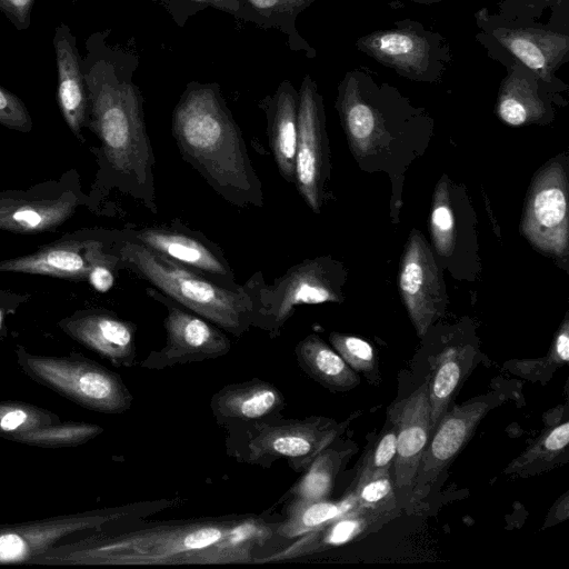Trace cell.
Listing matches in <instances>:
<instances>
[{
  "label": "cell",
  "mask_w": 569,
  "mask_h": 569,
  "mask_svg": "<svg viewBox=\"0 0 569 569\" xmlns=\"http://www.w3.org/2000/svg\"><path fill=\"white\" fill-rule=\"evenodd\" d=\"M110 29L89 36L81 67L88 98L87 124L101 142L100 176L109 188L158 212L154 153L143 97L133 82L137 54L108 42Z\"/></svg>",
  "instance_id": "1"
},
{
  "label": "cell",
  "mask_w": 569,
  "mask_h": 569,
  "mask_svg": "<svg viewBox=\"0 0 569 569\" xmlns=\"http://www.w3.org/2000/svg\"><path fill=\"white\" fill-rule=\"evenodd\" d=\"M277 526L257 515L157 521L101 543L94 557L128 566L253 563L278 537Z\"/></svg>",
  "instance_id": "2"
},
{
  "label": "cell",
  "mask_w": 569,
  "mask_h": 569,
  "mask_svg": "<svg viewBox=\"0 0 569 569\" xmlns=\"http://www.w3.org/2000/svg\"><path fill=\"white\" fill-rule=\"evenodd\" d=\"M171 132L181 158L224 201L241 209L264 206L262 182L218 83H187L172 111Z\"/></svg>",
  "instance_id": "3"
},
{
  "label": "cell",
  "mask_w": 569,
  "mask_h": 569,
  "mask_svg": "<svg viewBox=\"0 0 569 569\" xmlns=\"http://www.w3.org/2000/svg\"><path fill=\"white\" fill-rule=\"evenodd\" d=\"M350 150L366 169L409 166L418 151L406 142H428L433 120L399 89L380 81L368 67L345 73L335 102Z\"/></svg>",
  "instance_id": "4"
},
{
  "label": "cell",
  "mask_w": 569,
  "mask_h": 569,
  "mask_svg": "<svg viewBox=\"0 0 569 569\" xmlns=\"http://www.w3.org/2000/svg\"><path fill=\"white\" fill-rule=\"evenodd\" d=\"M108 247L118 257L119 268L136 273L223 331L239 338L252 327L253 302L244 283L238 289L224 287L162 258L122 231L108 236Z\"/></svg>",
  "instance_id": "5"
},
{
  "label": "cell",
  "mask_w": 569,
  "mask_h": 569,
  "mask_svg": "<svg viewBox=\"0 0 569 569\" xmlns=\"http://www.w3.org/2000/svg\"><path fill=\"white\" fill-rule=\"evenodd\" d=\"M346 281L343 264L330 256L305 259L271 284L257 271L244 282L253 302L252 327L277 338L297 307L342 302Z\"/></svg>",
  "instance_id": "6"
},
{
  "label": "cell",
  "mask_w": 569,
  "mask_h": 569,
  "mask_svg": "<svg viewBox=\"0 0 569 569\" xmlns=\"http://www.w3.org/2000/svg\"><path fill=\"white\" fill-rule=\"evenodd\" d=\"M475 38L489 58L503 67L519 62L556 92L568 90L557 71L569 60V30L548 22L507 19L485 7L475 12Z\"/></svg>",
  "instance_id": "7"
},
{
  "label": "cell",
  "mask_w": 569,
  "mask_h": 569,
  "mask_svg": "<svg viewBox=\"0 0 569 569\" xmlns=\"http://www.w3.org/2000/svg\"><path fill=\"white\" fill-rule=\"evenodd\" d=\"M342 430V425L327 417L278 416L229 430L228 451L239 461L264 468L284 459L292 470L303 472Z\"/></svg>",
  "instance_id": "8"
},
{
  "label": "cell",
  "mask_w": 569,
  "mask_h": 569,
  "mask_svg": "<svg viewBox=\"0 0 569 569\" xmlns=\"http://www.w3.org/2000/svg\"><path fill=\"white\" fill-rule=\"evenodd\" d=\"M356 48L398 76L417 82H440L452 61L446 37L409 18L361 36Z\"/></svg>",
  "instance_id": "9"
},
{
  "label": "cell",
  "mask_w": 569,
  "mask_h": 569,
  "mask_svg": "<svg viewBox=\"0 0 569 569\" xmlns=\"http://www.w3.org/2000/svg\"><path fill=\"white\" fill-rule=\"evenodd\" d=\"M295 186L313 213H320L330 178V149L323 98L310 74L301 81Z\"/></svg>",
  "instance_id": "10"
},
{
  "label": "cell",
  "mask_w": 569,
  "mask_h": 569,
  "mask_svg": "<svg viewBox=\"0 0 569 569\" xmlns=\"http://www.w3.org/2000/svg\"><path fill=\"white\" fill-rule=\"evenodd\" d=\"M146 293L167 309L163 320L166 343L161 349L151 351L140 367L162 370L220 358L230 351L231 341L226 331L153 287L147 288Z\"/></svg>",
  "instance_id": "11"
},
{
  "label": "cell",
  "mask_w": 569,
  "mask_h": 569,
  "mask_svg": "<svg viewBox=\"0 0 569 569\" xmlns=\"http://www.w3.org/2000/svg\"><path fill=\"white\" fill-rule=\"evenodd\" d=\"M568 177L559 158L541 168L532 180L523 209L521 230L542 253L567 258L569 250Z\"/></svg>",
  "instance_id": "12"
},
{
  "label": "cell",
  "mask_w": 569,
  "mask_h": 569,
  "mask_svg": "<svg viewBox=\"0 0 569 569\" xmlns=\"http://www.w3.org/2000/svg\"><path fill=\"white\" fill-rule=\"evenodd\" d=\"M122 233L162 258L224 287H241L219 244L202 232L188 228L179 219L169 224L126 228Z\"/></svg>",
  "instance_id": "13"
},
{
  "label": "cell",
  "mask_w": 569,
  "mask_h": 569,
  "mask_svg": "<svg viewBox=\"0 0 569 569\" xmlns=\"http://www.w3.org/2000/svg\"><path fill=\"white\" fill-rule=\"evenodd\" d=\"M389 420L397 428V452L391 477L398 503L409 509L413 503V488L418 469L432 435L428 379L412 393L393 403Z\"/></svg>",
  "instance_id": "14"
},
{
  "label": "cell",
  "mask_w": 569,
  "mask_h": 569,
  "mask_svg": "<svg viewBox=\"0 0 569 569\" xmlns=\"http://www.w3.org/2000/svg\"><path fill=\"white\" fill-rule=\"evenodd\" d=\"M399 292L420 338L445 312L447 295L436 258L420 231L413 230L400 261Z\"/></svg>",
  "instance_id": "15"
},
{
  "label": "cell",
  "mask_w": 569,
  "mask_h": 569,
  "mask_svg": "<svg viewBox=\"0 0 569 569\" xmlns=\"http://www.w3.org/2000/svg\"><path fill=\"white\" fill-rule=\"evenodd\" d=\"M496 399L487 395L448 409L435 427L421 459L413 488V502L427 493L471 439Z\"/></svg>",
  "instance_id": "16"
},
{
  "label": "cell",
  "mask_w": 569,
  "mask_h": 569,
  "mask_svg": "<svg viewBox=\"0 0 569 569\" xmlns=\"http://www.w3.org/2000/svg\"><path fill=\"white\" fill-rule=\"evenodd\" d=\"M505 68L507 74L500 82L496 102V113L505 123L547 124L555 118V107L567 106L561 93L523 64L512 61Z\"/></svg>",
  "instance_id": "17"
},
{
  "label": "cell",
  "mask_w": 569,
  "mask_h": 569,
  "mask_svg": "<svg viewBox=\"0 0 569 569\" xmlns=\"http://www.w3.org/2000/svg\"><path fill=\"white\" fill-rule=\"evenodd\" d=\"M108 251V236L60 240L31 254L0 261V271L87 280L91 267Z\"/></svg>",
  "instance_id": "18"
},
{
  "label": "cell",
  "mask_w": 569,
  "mask_h": 569,
  "mask_svg": "<svg viewBox=\"0 0 569 569\" xmlns=\"http://www.w3.org/2000/svg\"><path fill=\"white\" fill-rule=\"evenodd\" d=\"M400 512L376 511L358 506L318 529L298 537L293 543L283 549L260 557L259 562L291 560L360 540L378 531Z\"/></svg>",
  "instance_id": "19"
},
{
  "label": "cell",
  "mask_w": 569,
  "mask_h": 569,
  "mask_svg": "<svg viewBox=\"0 0 569 569\" xmlns=\"http://www.w3.org/2000/svg\"><path fill=\"white\" fill-rule=\"evenodd\" d=\"M284 406L283 393L258 378L226 385L210 400L217 423L228 430L281 416Z\"/></svg>",
  "instance_id": "20"
},
{
  "label": "cell",
  "mask_w": 569,
  "mask_h": 569,
  "mask_svg": "<svg viewBox=\"0 0 569 569\" xmlns=\"http://www.w3.org/2000/svg\"><path fill=\"white\" fill-rule=\"evenodd\" d=\"M79 198L71 191L44 194L40 191L0 193V229L33 234L56 229L71 217Z\"/></svg>",
  "instance_id": "21"
},
{
  "label": "cell",
  "mask_w": 569,
  "mask_h": 569,
  "mask_svg": "<svg viewBox=\"0 0 569 569\" xmlns=\"http://www.w3.org/2000/svg\"><path fill=\"white\" fill-rule=\"evenodd\" d=\"M58 86L57 101L69 129L83 141L82 128L87 124L88 98L81 67L82 57L76 36L64 22L59 23L52 39Z\"/></svg>",
  "instance_id": "22"
},
{
  "label": "cell",
  "mask_w": 569,
  "mask_h": 569,
  "mask_svg": "<svg viewBox=\"0 0 569 569\" xmlns=\"http://www.w3.org/2000/svg\"><path fill=\"white\" fill-rule=\"evenodd\" d=\"M258 106L266 116L269 147L278 171L288 183L293 184L298 137V90L289 80H283L276 91L262 98Z\"/></svg>",
  "instance_id": "23"
},
{
  "label": "cell",
  "mask_w": 569,
  "mask_h": 569,
  "mask_svg": "<svg viewBox=\"0 0 569 569\" xmlns=\"http://www.w3.org/2000/svg\"><path fill=\"white\" fill-rule=\"evenodd\" d=\"M41 372L76 395L93 408L107 412H123L132 403V396L114 373L93 366H81L72 378L56 365H39Z\"/></svg>",
  "instance_id": "24"
},
{
  "label": "cell",
  "mask_w": 569,
  "mask_h": 569,
  "mask_svg": "<svg viewBox=\"0 0 569 569\" xmlns=\"http://www.w3.org/2000/svg\"><path fill=\"white\" fill-rule=\"evenodd\" d=\"M86 345L109 358L117 366L130 367L136 358L137 327L109 312H91L69 325Z\"/></svg>",
  "instance_id": "25"
},
{
  "label": "cell",
  "mask_w": 569,
  "mask_h": 569,
  "mask_svg": "<svg viewBox=\"0 0 569 569\" xmlns=\"http://www.w3.org/2000/svg\"><path fill=\"white\" fill-rule=\"evenodd\" d=\"M300 368L330 391H349L360 383L359 375L317 333H310L295 347Z\"/></svg>",
  "instance_id": "26"
},
{
  "label": "cell",
  "mask_w": 569,
  "mask_h": 569,
  "mask_svg": "<svg viewBox=\"0 0 569 569\" xmlns=\"http://www.w3.org/2000/svg\"><path fill=\"white\" fill-rule=\"evenodd\" d=\"M473 351L470 345L452 346L436 358L432 375L428 378V397L432 431L449 409L450 402L470 370Z\"/></svg>",
  "instance_id": "27"
},
{
  "label": "cell",
  "mask_w": 569,
  "mask_h": 569,
  "mask_svg": "<svg viewBox=\"0 0 569 569\" xmlns=\"http://www.w3.org/2000/svg\"><path fill=\"white\" fill-rule=\"evenodd\" d=\"M250 16V23L262 29H276L287 38L293 52L307 58L317 56L316 49L300 34L297 28L299 14L317 0H240Z\"/></svg>",
  "instance_id": "28"
},
{
  "label": "cell",
  "mask_w": 569,
  "mask_h": 569,
  "mask_svg": "<svg viewBox=\"0 0 569 569\" xmlns=\"http://www.w3.org/2000/svg\"><path fill=\"white\" fill-rule=\"evenodd\" d=\"M286 516L278 521L277 536L293 539L328 523L358 507L351 488L339 500H288Z\"/></svg>",
  "instance_id": "29"
},
{
  "label": "cell",
  "mask_w": 569,
  "mask_h": 569,
  "mask_svg": "<svg viewBox=\"0 0 569 569\" xmlns=\"http://www.w3.org/2000/svg\"><path fill=\"white\" fill-rule=\"evenodd\" d=\"M336 442V441H335ZM332 442L303 471V476L287 492L286 500L329 499L338 473L353 449Z\"/></svg>",
  "instance_id": "30"
},
{
  "label": "cell",
  "mask_w": 569,
  "mask_h": 569,
  "mask_svg": "<svg viewBox=\"0 0 569 569\" xmlns=\"http://www.w3.org/2000/svg\"><path fill=\"white\" fill-rule=\"evenodd\" d=\"M569 422L563 420L547 428L507 468L506 473L532 475L543 471L568 456Z\"/></svg>",
  "instance_id": "31"
},
{
  "label": "cell",
  "mask_w": 569,
  "mask_h": 569,
  "mask_svg": "<svg viewBox=\"0 0 569 569\" xmlns=\"http://www.w3.org/2000/svg\"><path fill=\"white\" fill-rule=\"evenodd\" d=\"M457 211L453 209L449 183L440 181L433 197L430 232L437 253L442 257L453 256L461 237Z\"/></svg>",
  "instance_id": "32"
},
{
  "label": "cell",
  "mask_w": 569,
  "mask_h": 569,
  "mask_svg": "<svg viewBox=\"0 0 569 569\" xmlns=\"http://www.w3.org/2000/svg\"><path fill=\"white\" fill-rule=\"evenodd\" d=\"M359 507L376 511H401L391 470L356 478L350 487Z\"/></svg>",
  "instance_id": "33"
},
{
  "label": "cell",
  "mask_w": 569,
  "mask_h": 569,
  "mask_svg": "<svg viewBox=\"0 0 569 569\" xmlns=\"http://www.w3.org/2000/svg\"><path fill=\"white\" fill-rule=\"evenodd\" d=\"M569 361V322L566 317L559 328L549 352L541 358L517 360L510 365L511 371L531 380L541 379L545 373H552Z\"/></svg>",
  "instance_id": "34"
},
{
  "label": "cell",
  "mask_w": 569,
  "mask_h": 569,
  "mask_svg": "<svg viewBox=\"0 0 569 569\" xmlns=\"http://www.w3.org/2000/svg\"><path fill=\"white\" fill-rule=\"evenodd\" d=\"M170 14L173 22L182 28L198 12L213 8L231 14L244 22H250V16L240 0H157Z\"/></svg>",
  "instance_id": "35"
},
{
  "label": "cell",
  "mask_w": 569,
  "mask_h": 569,
  "mask_svg": "<svg viewBox=\"0 0 569 569\" xmlns=\"http://www.w3.org/2000/svg\"><path fill=\"white\" fill-rule=\"evenodd\" d=\"M396 452L397 428L388 419L386 428L365 452L356 478L383 470H391Z\"/></svg>",
  "instance_id": "36"
},
{
  "label": "cell",
  "mask_w": 569,
  "mask_h": 569,
  "mask_svg": "<svg viewBox=\"0 0 569 569\" xmlns=\"http://www.w3.org/2000/svg\"><path fill=\"white\" fill-rule=\"evenodd\" d=\"M329 341L348 366L357 373H372L376 356L372 346L356 336L331 332Z\"/></svg>",
  "instance_id": "37"
},
{
  "label": "cell",
  "mask_w": 569,
  "mask_h": 569,
  "mask_svg": "<svg viewBox=\"0 0 569 569\" xmlns=\"http://www.w3.org/2000/svg\"><path fill=\"white\" fill-rule=\"evenodd\" d=\"M0 124L20 132L32 129V119L23 101L0 86Z\"/></svg>",
  "instance_id": "38"
},
{
  "label": "cell",
  "mask_w": 569,
  "mask_h": 569,
  "mask_svg": "<svg viewBox=\"0 0 569 569\" xmlns=\"http://www.w3.org/2000/svg\"><path fill=\"white\" fill-rule=\"evenodd\" d=\"M567 0H501L498 3V14L503 18L520 21H537L546 10Z\"/></svg>",
  "instance_id": "39"
},
{
  "label": "cell",
  "mask_w": 569,
  "mask_h": 569,
  "mask_svg": "<svg viewBox=\"0 0 569 569\" xmlns=\"http://www.w3.org/2000/svg\"><path fill=\"white\" fill-rule=\"evenodd\" d=\"M117 269H119V259L109 250L104 257L91 267L87 281L98 292H107L114 284V271Z\"/></svg>",
  "instance_id": "40"
},
{
  "label": "cell",
  "mask_w": 569,
  "mask_h": 569,
  "mask_svg": "<svg viewBox=\"0 0 569 569\" xmlns=\"http://www.w3.org/2000/svg\"><path fill=\"white\" fill-rule=\"evenodd\" d=\"M36 0H0V12L19 30H27L31 23V11Z\"/></svg>",
  "instance_id": "41"
},
{
  "label": "cell",
  "mask_w": 569,
  "mask_h": 569,
  "mask_svg": "<svg viewBox=\"0 0 569 569\" xmlns=\"http://www.w3.org/2000/svg\"><path fill=\"white\" fill-rule=\"evenodd\" d=\"M27 420V415L20 409L7 412L0 420L1 429L9 431L20 427Z\"/></svg>",
  "instance_id": "42"
},
{
  "label": "cell",
  "mask_w": 569,
  "mask_h": 569,
  "mask_svg": "<svg viewBox=\"0 0 569 569\" xmlns=\"http://www.w3.org/2000/svg\"><path fill=\"white\" fill-rule=\"evenodd\" d=\"M415 3H419V4H433V3H438V2H441L442 0H410Z\"/></svg>",
  "instance_id": "43"
},
{
  "label": "cell",
  "mask_w": 569,
  "mask_h": 569,
  "mask_svg": "<svg viewBox=\"0 0 569 569\" xmlns=\"http://www.w3.org/2000/svg\"><path fill=\"white\" fill-rule=\"evenodd\" d=\"M1 320H2V313H1V311H0V325H1Z\"/></svg>",
  "instance_id": "44"
},
{
  "label": "cell",
  "mask_w": 569,
  "mask_h": 569,
  "mask_svg": "<svg viewBox=\"0 0 569 569\" xmlns=\"http://www.w3.org/2000/svg\"><path fill=\"white\" fill-rule=\"evenodd\" d=\"M73 1H76V0H73Z\"/></svg>",
  "instance_id": "45"
}]
</instances>
